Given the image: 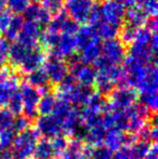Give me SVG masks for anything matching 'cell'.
Here are the masks:
<instances>
[{
    "label": "cell",
    "mask_w": 158,
    "mask_h": 159,
    "mask_svg": "<svg viewBox=\"0 0 158 159\" xmlns=\"http://www.w3.org/2000/svg\"><path fill=\"white\" fill-rule=\"evenodd\" d=\"M65 13L77 24L86 23L92 10V0H66L64 3Z\"/></svg>",
    "instance_id": "cell-7"
},
{
    "label": "cell",
    "mask_w": 158,
    "mask_h": 159,
    "mask_svg": "<svg viewBox=\"0 0 158 159\" xmlns=\"http://www.w3.org/2000/svg\"><path fill=\"white\" fill-rule=\"evenodd\" d=\"M38 141L39 134L35 129L28 128L17 133L11 146L13 159H30L34 155Z\"/></svg>",
    "instance_id": "cell-3"
},
{
    "label": "cell",
    "mask_w": 158,
    "mask_h": 159,
    "mask_svg": "<svg viewBox=\"0 0 158 159\" xmlns=\"http://www.w3.org/2000/svg\"><path fill=\"white\" fill-rule=\"evenodd\" d=\"M49 82H50V80H49L43 68L35 69V70L28 73L27 75V84H29L34 88L38 89L40 93L48 92Z\"/></svg>",
    "instance_id": "cell-18"
},
{
    "label": "cell",
    "mask_w": 158,
    "mask_h": 159,
    "mask_svg": "<svg viewBox=\"0 0 158 159\" xmlns=\"http://www.w3.org/2000/svg\"><path fill=\"white\" fill-rule=\"evenodd\" d=\"M20 93L23 102L24 116L29 121L36 119L38 117V103L41 98L40 91L26 82L20 88Z\"/></svg>",
    "instance_id": "cell-6"
},
{
    "label": "cell",
    "mask_w": 158,
    "mask_h": 159,
    "mask_svg": "<svg viewBox=\"0 0 158 159\" xmlns=\"http://www.w3.org/2000/svg\"><path fill=\"white\" fill-rule=\"evenodd\" d=\"M90 149L91 147L84 145V141L72 139L61 156L62 159H87L90 155Z\"/></svg>",
    "instance_id": "cell-15"
},
{
    "label": "cell",
    "mask_w": 158,
    "mask_h": 159,
    "mask_svg": "<svg viewBox=\"0 0 158 159\" xmlns=\"http://www.w3.org/2000/svg\"><path fill=\"white\" fill-rule=\"evenodd\" d=\"M14 118V115L8 108L0 109V132L12 128Z\"/></svg>",
    "instance_id": "cell-32"
},
{
    "label": "cell",
    "mask_w": 158,
    "mask_h": 159,
    "mask_svg": "<svg viewBox=\"0 0 158 159\" xmlns=\"http://www.w3.org/2000/svg\"><path fill=\"white\" fill-rule=\"evenodd\" d=\"M137 140V136H133L131 134H126L124 131L117 129V128H112V129L106 131L103 143L111 151L117 152L122 147L131 145Z\"/></svg>",
    "instance_id": "cell-8"
},
{
    "label": "cell",
    "mask_w": 158,
    "mask_h": 159,
    "mask_svg": "<svg viewBox=\"0 0 158 159\" xmlns=\"http://www.w3.org/2000/svg\"><path fill=\"white\" fill-rule=\"evenodd\" d=\"M110 103L106 105L107 109L113 111H122L128 109L137 101V91L130 87L122 86L110 93Z\"/></svg>",
    "instance_id": "cell-5"
},
{
    "label": "cell",
    "mask_w": 158,
    "mask_h": 159,
    "mask_svg": "<svg viewBox=\"0 0 158 159\" xmlns=\"http://www.w3.org/2000/svg\"><path fill=\"white\" fill-rule=\"evenodd\" d=\"M8 109L13 114V115H21L23 113V102H22V96L19 91L14 93L12 95V98H10V101L8 102Z\"/></svg>",
    "instance_id": "cell-29"
},
{
    "label": "cell",
    "mask_w": 158,
    "mask_h": 159,
    "mask_svg": "<svg viewBox=\"0 0 158 159\" xmlns=\"http://www.w3.org/2000/svg\"><path fill=\"white\" fill-rule=\"evenodd\" d=\"M100 8H101V20L97 24H105L110 27L119 30L124 22V13H126L122 4L118 0H106L102 6H100Z\"/></svg>",
    "instance_id": "cell-4"
},
{
    "label": "cell",
    "mask_w": 158,
    "mask_h": 159,
    "mask_svg": "<svg viewBox=\"0 0 158 159\" xmlns=\"http://www.w3.org/2000/svg\"><path fill=\"white\" fill-rule=\"evenodd\" d=\"M138 28L132 27V26L128 25V24H124V27H122L121 30V38L124 42H131L133 39H134L135 35L138 33Z\"/></svg>",
    "instance_id": "cell-38"
},
{
    "label": "cell",
    "mask_w": 158,
    "mask_h": 159,
    "mask_svg": "<svg viewBox=\"0 0 158 159\" xmlns=\"http://www.w3.org/2000/svg\"><path fill=\"white\" fill-rule=\"evenodd\" d=\"M120 3L122 4L124 8H131V7H134V4H137V0H118Z\"/></svg>",
    "instance_id": "cell-41"
},
{
    "label": "cell",
    "mask_w": 158,
    "mask_h": 159,
    "mask_svg": "<svg viewBox=\"0 0 158 159\" xmlns=\"http://www.w3.org/2000/svg\"><path fill=\"white\" fill-rule=\"evenodd\" d=\"M43 69L48 76L49 80L53 84H60L66 75H68L67 64L61 57H52L46 59L43 63Z\"/></svg>",
    "instance_id": "cell-9"
},
{
    "label": "cell",
    "mask_w": 158,
    "mask_h": 159,
    "mask_svg": "<svg viewBox=\"0 0 158 159\" xmlns=\"http://www.w3.org/2000/svg\"><path fill=\"white\" fill-rule=\"evenodd\" d=\"M6 4H7V0H0V13H1L2 11H4Z\"/></svg>",
    "instance_id": "cell-42"
},
{
    "label": "cell",
    "mask_w": 158,
    "mask_h": 159,
    "mask_svg": "<svg viewBox=\"0 0 158 159\" xmlns=\"http://www.w3.org/2000/svg\"><path fill=\"white\" fill-rule=\"evenodd\" d=\"M35 159H53L55 156V153L53 151L51 141L48 139H43L41 141H38L35 148L34 155Z\"/></svg>",
    "instance_id": "cell-24"
},
{
    "label": "cell",
    "mask_w": 158,
    "mask_h": 159,
    "mask_svg": "<svg viewBox=\"0 0 158 159\" xmlns=\"http://www.w3.org/2000/svg\"><path fill=\"white\" fill-rule=\"evenodd\" d=\"M143 159H158V148L156 143H153L151 145L150 149H148V152L146 153L145 157Z\"/></svg>",
    "instance_id": "cell-40"
},
{
    "label": "cell",
    "mask_w": 158,
    "mask_h": 159,
    "mask_svg": "<svg viewBox=\"0 0 158 159\" xmlns=\"http://www.w3.org/2000/svg\"><path fill=\"white\" fill-rule=\"evenodd\" d=\"M42 35V26L37 22L26 21L23 23L22 28L17 35V42L28 47L34 48L37 46V41Z\"/></svg>",
    "instance_id": "cell-12"
},
{
    "label": "cell",
    "mask_w": 158,
    "mask_h": 159,
    "mask_svg": "<svg viewBox=\"0 0 158 159\" xmlns=\"http://www.w3.org/2000/svg\"><path fill=\"white\" fill-rule=\"evenodd\" d=\"M130 57L146 64L156 63L157 37L156 33L147 28L139 30L134 39L131 41Z\"/></svg>",
    "instance_id": "cell-1"
},
{
    "label": "cell",
    "mask_w": 158,
    "mask_h": 159,
    "mask_svg": "<svg viewBox=\"0 0 158 159\" xmlns=\"http://www.w3.org/2000/svg\"><path fill=\"white\" fill-rule=\"evenodd\" d=\"M138 7L144 10L148 15H156L157 1L156 0H137Z\"/></svg>",
    "instance_id": "cell-35"
},
{
    "label": "cell",
    "mask_w": 158,
    "mask_h": 159,
    "mask_svg": "<svg viewBox=\"0 0 158 159\" xmlns=\"http://www.w3.org/2000/svg\"><path fill=\"white\" fill-rule=\"evenodd\" d=\"M12 19V13L10 11H2L0 13V33H4L8 28L10 21Z\"/></svg>",
    "instance_id": "cell-39"
},
{
    "label": "cell",
    "mask_w": 158,
    "mask_h": 159,
    "mask_svg": "<svg viewBox=\"0 0 158 159\" xmlns=\"http://www.w3.org/2000/svg\"><path fill=\"white\" fill-rule=\"evenodd\" d=\"M35 130L39 135L48 140H51L52 138L62 133L61 124L53 115H40V117L36 118Z\"/></svg>",
    "instance_id": "cell-10"
},
{
    "label": "cell",
    "mask_w": 158,
    "mask_h": 159,
    "mask_svg": "<svg viewBox=\"0 0 158 159\" xmlns=\"http://www.w3.org/2000/svg\"><path fill=\"white\" fill-rule=\"evenodd\" d=\"M29 2L28 0H7L6 7H8L9 11L14 14H21L26 10Z\"/></svg>",
    "instance_id": "cell-33"
},
{
    "label": "cell",
    "mask_w": 158,
    "mask_h": 159,
    "mask_svg": "<svg viewBox=\"0 0 158 159\" xmlns=\"http://www.w3.org/2000/svg\"><path fill=\"white\" fill-rule=\"evenodd\" d=\"M29 120L25 117V116H19L17 118H14V121L12 125V129L15 131V133H20V132L24 131V130L29 128Z\"/></svg>",
    "instance_id": "cell-37"
},
{
    "label": "cell",
    "mask_w": 158,
    "mask_h": 159,
    "mask_svg": "<svg viewBox=\"0 0 158 159\" xmlns=\"http://www.w3.org/2000/svg\"><path fill=\"white\" fill-rule=\"evenodd\" d=\"M15 135H16V133L12 128L0 132V152L11 149Z\"/></svg>",
    "instance_id": "cell-28"
},
{
    "label": "cell",
    "mask_w": 158,
    "mask_h": 159,
    "mask_svg": "<svg viewBox=\"0 0 158 159\" xmlns=\"http://www.w3.org/2000/svg\"><path fill=\"white\" fill-rule=\"evenodd\" d=\"M57 98L52 93L48 92L43 93L40 98L38 103V114L40 115H51L54 111V107L56 105Z\"/></svg>",
    "instance_id": "cell-23"
},
{
    "label": "cell",
    "mask_w": 158,
    "mask_h": 159,
    "mask_svg": "<svg viewBox=\"0 0 158 159\" xmlns=\"http://www.w3.org/2000/svg\"><path fill=\"white\" fill-rule=\"evenodd\" d=\"M152 143L146 142V141L142 140H137L134 143H132L131 145H129V151L131 153L133 159H143L145 157L146 153L150 149Z\"/></svg>",
    "instance_id": "cell-26"
},
{
    "label": "cell",
    "mask_w": 158,
    "mask_h": 159,
    "mask_svg": "<svg viewBox=\"0 0 158 159\" xmlns=\"http://www.w3.org/2000/svg\"><path fill=\"white\" fill-rule=\"evenodd\" d=\"M77 49L76 41L74 36L68 35H60L56 43L50 49L51 55L56 57H72Z\"/></svg>",
    "instance_id": "cell-14"
},
{
    "label": "cell",
    "mask_w": 158,
    "mask_h": 159,
    "mask_svg": "<svg viewBox=\"0 0 158 159\" xmlns=\"http://www.w3.org/2000/svg\"><path fill=\"white\" fill-rule=\"evenodd\" d=\"M40 2H42V8L50 14H57L64 7V0H41Z\"/></svg>",
    "instance_id": "cell-34"
},
{
    "label": "cell",
    "mask_w": 158,
    "mask_h": 159,
    "mask_svg": "<svg viewBox=\"0 0 158 159\" xmlns=\"http://www.w3.org/2000/svg\"><path fill=\"white\" fill-rule=\"evenodd\" d=\"M23 23H24V19L22 15H20V14L12 15V19H11L8 28H7V30L3 33L4 38L10 42H12L14 39H16Z\"/></svg>",
    "instance_id": "cell-25"
},
{
    "label": "cell",
    "mask_w": 158,
    "mask_h": 159,
    "mask_svg": "<svg viewBox=\"0 0 158 159\" xmlns=\"http://www.w3.org/2000/svg\"><path fill=\"white\" fill-rule=\"evenodd\" d=\"M106 130L103 127V125H99L92 128L86 129L84 141H86L89 144V146H97V145L103 144L104 138H105Z\"/></svg>",
    "instance_id": "cell-21"
},
{
    "label": "cell",
    "mask_w": 158,
    "mask_h": 159,
    "mask_svg": "<svg viewBox=\"0 0 158 159\" xmlns=\"http://www.w3.org/2000/svg\"><path fill=\"white\" fill-rule=\"evenodd\" d=\"M44 61H46V54L41 49L37 48L36 46L29 51V53L25 57V60L22 62L20 67H21L23 73L28 74L30 71L35 70V69L41 68Z\"/></svg>",
    "instance_id": "cell-17"
},
{
    "label": "cell",
    "mask_w": 158,
    "mask_h": 159,
    "mask_svg": "<svg viewBox=\"0 0 158 159\" xmlns=\"http://www.w3.org/2000/svg\"><path fill=\"white\" fill-rule=\"evenodd\" d=\"M97 69L88 64L81 63L80 61H74L72 64V74L78 84L84 86H91L94 84L97 77Z\"/></svg>",
    "instance_id": "cell-13"
},
{
    "label": "cell",
    "mask_w": 158,
    "mask_h": 159,
    "mask_svg": "<svg viewBox=\"0 0 158 159\" xmlns=\"http://www.w3.org/2000/svg\"><path fill=\"white\" fill-rule=\"evenodd\" d=\"M42 12V7H40L38 3H32L28 4V7L26 8V10L23 12V16L26 21L29 22H37L40 17V14Z\"/></svg>",
    "instance_id": "cell-30"
},
{
    "label": "cell",
    "mask_w": 158,
    "mask_h": 159,
    "mask_svg": "<svg viewBox=\"0 0 158 159\" xmlns=\"http://www.w3.org/2000/svg\"><path fill=\"white\" fill-rule=\"evenodd\" d=\"M124 19H126V24L140 30L141 26L146 24L148 20V14L139 7H131L124 13Z\"/></svg>",
    "instance_id": "cell-19"
},
{
    "label": "cell",
    "mask_w": 158,
    "mask_h": 159,
    "mask_svg": "<svg viewBox=\"0 0 158 159\" xmlns=\"http://www.w3.org/2000/svg\"><path fill=\"white\" fill-rule=\"evenodd\" d=\"M20 89V82L16 76L8 75L0 81V106H7L12 95Z\"/></svg>",
    "instance_id": "cell-16"
},
{
    "label": "cell",
    "mask_w": 158,
    "mask_h": 159,
    "mask_svg": "<svg viewBox=\"0 0 158 159\" xmlns=\"http://www.w3.org/2000/svg\"><path fill=\"white\" fill-rule=\"evenodd\" d=\"M0 159H1V158H0Z\"/></svg>",
    "instance_id": "cell-44"
},
{
    "label": "cell",
    "mask_w": 158,
    "mask_h": 159,
    "mask_svg": "<svg viewBox=\"0 0 158 159\" xmlns=\"http://www.w3.org/2000/svg\"><path fill=\"white\" fill-rule=\"evenodd\" d=\"M101 46L102 44L100 43V40L92 41L87 44V46H84L81 49V54H80L79 61L84 64L94 62L101 54Z\"/></svg>",
    "instance_id": "cell-22"
},
{
    "label": "cell",
    "mask_w": 158,
    "mask_h": 159,
    "mask_svg": "<svg viewBox=\"0 0 158 159\" xmlns=\"http://www.w3.org/2000/svg\"><path fill=\"white\" fill-rule=\"evenodd\" d=\"M10 46L11 42L8 41L6 38H0V67L6 64V62L8 61Z\"/></svg>",
    "instance_id": "cell-36"
},
{
    "label": "cell",
    "mask_w": 158,
    "mask_h": 159,
    "mask_svg": "<svg viewBox=\"0 0 158 159\" xmlns=\"http://www.w3.org/2000/svg\"><path fill=\"white\" fill-rule=\"evenodd\" d=\"M89 157L91 159H114V152L105 145H97L91 147Z\"/></svg>",
    "instance_id": "cell-27"
},
{
    "label": "cell",
    "mask_w": 158,
    "mask_h": 159,
    "mask_svg": "<svg viewBox=\"0 0 158 159\" xmlns=\"http://www.w3.org/2000/svg\"><path fill=\"white\" fill-rule=\"evenodd\" d=\"M32 49L33 48H28V47L24 46V44L20 43V42L11 43L10 50H9L8 60L14 66H20Z\"/></svg>",
    "instance_id": "cell-20"
},
{
    "label": "cell",
    "mask_w": 158,
    "mask_h": 159,
    "mask_svg": "<svg viewBox=\"0 0 158 159\" xmlns=\"http://www.w3.org/2000/svg\"><path fill=\"white\" fill-rule=\"evenodd\" d=\"M41 0H28V2H30V3H38Z\"/></svg>",
    "instance_id": "cell-43"
},
{
    "label": "cell",
    "mask_w": 158,
    "mask_h": 159,
    "mask_svg": "<svg viewBox=\"0 0 158 159\" xmlns=\"http://www.w3.org/2000/svg\"><path fill=\"white\" fill-rule=\"evenodd\" d=\"M92 94L93 90L91 86H84V84L76 82V84L72 89H70L67 92L59 94V100L65 101L70 105L79 106V105L86 104Z\"/></svg>",
    "instance_id": "cell-11"
},
{
    "label": "cell",
    "mask_w": 158,
    "mask_h": 159,
    "mask_svg": "<svg viewBox=\"0 0 158 159\" xmlns=\"http://www.w3.org/2000/svg\"><path fill=\"white\" fill-rule=\"evenodd\" d=\"M122 61H124V42L112 38L106 39V41L101 46V54L93 63L97 70H103L108 67L119 65Z\"/></svg>",
    "instance_id": "cell-2"
},
{
    "label": "cell",
    "mask_w": 158,
    "mask_h": 159,
    "mask_svg": "<svg viewBox=\"0 0 158 159\" xmlns=\"http://www.w3.org/2000/svg\"><path fill=\"white\" fill-rule=\"evenodd\" d=\"M50 141H51V144H52L53 151H54L55 155H61V154L65 151L68 145V140L66 139V136L63 135L62 133L54 136V138H52Z\"/></svg>",
    "instance_id": "cell-31"
}]
</instances>
